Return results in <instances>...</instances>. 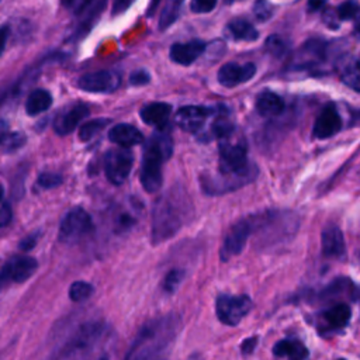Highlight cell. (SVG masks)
<instances>
[{"mask_svg": "<svg viewBox=\"0 0 360 360\" xmlns=\"http://www.w3.org/2000/svg\"><path fill=\"white\" fill-rule=\"evenodd\" d=\"M181 318L179 314H166L146 322L138 332L124 360H152L176 339Z\"/></svg>", "mask_w": 360, "mask_h": 360, "instance_id": "1", "label": "cell"}, {"mask_svg": "<svg viewBox=\"0 0 360 360\" xmlns=\"http://www.w3.org/2000/svg\"><path fill=\"white\" fill-rule=\"evenodd\" d=\"M191 217V204L181 188L160 195L152 210L150 238L155 245L174 236Z\"/></svg>", "mask_w": 360, "mask_h": 360, "instance_id": "2", "label": "cell"}, {"mask_svg": "<svg viewBox=\"0 0 360 360\" xmlns=\"http://www.w3.org/2000/svg\"><path fill=\"white\" fill-rule=\"evenodd\" d=\"M173 142L169 134L163 131L155 132L145 145L142 165H141V183L148 193H155L159 190L163 181L162 166L165 160L172 156Z\"/></svg>", "mask_w": 360, "mask_h": 360, "instance_id": "3", "label": "cell"}, {"mask_svg": "<svg viewBox=\"0 0 360 360\" xmlns=\"http://www.w3.org/2000/svg\"><path fill=\"white\" fill-rule=\"evenodd\" d=\"M218 172L257 177V167L248 160V148L243 141H235L232 135L219 139Z\"/></svg>", "mask_w": 360, "mask_h": 360, "instance_id": "4", "label": "cell"}, {"mask_svg": "<svg viewBox=\"0 0 360 360\" xmlns=\"http://www.w3.org/2000/svg\"><path fill=\"white\" fill-rule=\"evenodd\" d=\"M93 229V221L90 214L82 208L75 207L65 214L59 225L58 239L62 243L73 245L87 236Z\"/></svg>", "mask_w": 360, "mask_h": 360, "instance_id": "5", "label": "cell"}, {"mask_svg": "<svg viewBox=\"0 0 360 360\" xmlns=\"http://www.w3.org/2000/svg\"><path fill=\"white\" fill-rule=\"evenodd\" d=\"M104 325L103 322H86L70 336L62 349V357H72L77 353L82 354L91 350L103 338Z\"/></svg>", "mask_w": 360, "mask_h": 360, "instance_id": "6", "label": "cell"}, {"mask_svg": "<svg viewBox=\"0 0 360 360\" xmlns=\"http://www.w3.org/2000/svg\"><path fill=\"white\" fill-rule=\"evenodd\" d=\"M253 302L248 295L221 294L215 301L218 319L228 326L238 325L252 309Z\"/></svg>", "mask_w": 360, "mask_h": 360, "instance_id": "7", "label": "cell"}, {"mask_svg": "<svg viewBox=\"0 0 360 360\" xmlns=\"http://www.w3.org/2000/svg\"><path fill=\"white\" fill-rule=\"evenodd\" d=\"M134 156L128 148H115L107 150L104 155V172L110 183L122 184L132 169Z\"/></svg>", "mask_w": 360, "mask_h": 360, "instance_id": "8", "label": "cell"}, {"mask_svg": "<svg viewBox=\"0 0 360 360\" xmlns=\"http://www.w3.org/2000/svg\"><path fill=\"white\" fill-rule=\"evenodd\" d=\"M255 232V219L253 217L243 218L232 225L229 232L226 233L222 248H221V260L226 262L231 257L239 255L245 248L248 238Z\"/></svg>", "mask_w": 360, "mask_h": 360, "instance_id": "9", "label": "cell"}, {"mask_svg": "<svg viewBox=\"0 0 360 360\" xmlns=\"http://www.w3.org/2000/svg\"><path fill=\"white\" fill-rule=\"evenodd\" d=\"M38 263L34 257L27 255H17L10 257L1 269V283H24L37 270Z\"/></svg>", "mask_w": 360, "mask_h": 360, "instance_id": "10", "label": "cell"}, {"mask_svg": "<svg viewBox=\"0 0 360 360\" xmlns=\"http://www.w3.org/2000/svg\"><path fill=\"white\" fill-rule=\"evenodd\" d=\"M352 309L345 301L335 302L318 315V329L323 332H339L349 325Z\"/></svg>", "mask_w": 360, "mask_h": 360, "instance_id": "11", "label": "cell"}, {"mask_svg": "<svg viewBox=\"0 0 360 360\" xmlns=\"http://www.w3.org/2000/svg\"><path fill=\"white\" fill-rule=\"evenodd\" d=\"M215 112L214 108L202 105H186L176 112V124L186 132L197 134L202 129L205 121Z\"/></svg>", "mask_w": 360, "mask_h": 360, "instance_id": "12", "label": "cell"}, {"mask_svg": "<svg viewBox=\"0 0 360 360\" xmlns=\"http://www.w3.org/2000/svg\"><path fill=\"white\" fill-rule=\"evenodd\" d=\"M77 86L90 93H111L120 86V77L111 70H98L79 77Z\"/></svg>", "mask_w": 360, "mask_h": 360, "instance_id": "13", "label": "cell"}, {"mask_svg": "<svg viewBox=\"0 0 360 360\" xmlns=\"http://www.w3.org/2000/svg\"><path fill=\"white\" fill-rule=\"evenodd\" d=\"M342 129V118L333 103H328L315 120L312 135L318 139L333 136Z\"/></svg>", "mask_w": 360, "mask_h": 360, "instance_id": "14", "label": "cell"}, {"mask_svg": "<svg viewBox=\"0 0 360 360\" xmlns=\"http://www.w3.org/2000/svg\"><path fill=\"white\" fill-rule=\"evenodd\" d=\"M322 255L329 259L343 260L346 257V242L338 225H328L321 233Z\"/></svg>", "mask_w": 360, "mask_h": 360, "instance_id": "15", "label": "cell"}, {"mask_svg": "<svg viewBox=\"0 0 360 360\" xmlns=\"http://www.w3.org/2000/svg\"><path fill=\"white\" fill-rule=\"evenodd\" d=\"M256 73L255 63L239 65L235 62L225 63L218 70V82L224 87H235L250 80Z\"/></svg>", "mask_w": 360, "mask_h": 360, "instance_id": "16", "label": "cell"}, {"mask_svg": "<svg viewBox=\"0 0 360 360\" xmlns=\"http://www.w3.org/2000/svg\"><path fill=\"white\" fill-rule=\"evenodd\" d=\"M89 115V108L84 104H75L62 111L53 122V129L58 135H68L76 129L79 122Z\"/></svg>", "mask_w": 360, "mask_h": 360, "instance_id": "17", "label": "cell"}, {"mask_svg": "<svg viewBox=\"0 0 360 360\" xmlns=\"http://www.w3.org/2000/svg\"><path fill=\"white\" fill-rule=\"evenodd\" d=\"M207 44L201 39H193L183 44H174L170 48V59L179 65L188 66L205 51Z\"/></svg>", "mask_w": 360, "mask_h": 360, "instance_id": "18", "label": "cell"}, {"mask_svg": "<svg viewBox=\"0 0 360 360\" xmlns=\"http://www.w3.org/2000/svg\"><path fill=\"white\" fill-rule=\"evenodd\" d=\"M273 354L277 359H283V360H307L309 356V352L301 340L295 338H287V339L278 340L273 346Z\"/></svg>", "mask_w": 360, "mask_h": 360, "instance_id": "19", "label": "cell"}, {"mask_svg": "<svg viewBox=\"0 0 360 360\" xmlns=\"http://www.w3.org/2000/svg\"><path fill=\"white\" fill-rule=\"evenodd\" d=\"M108 138L111 142H114L122 148H129V146L139 145L143 142L142 132L131 124L114 125L108 132Z\"/></svg>", "mask_w": 360, "mask_h": 360, "instance_id": "20", "label": "cell"}, {"mask_svg": "<svg viewBox=\"0 0 360 360\" xmlns=\"http://www.w3.org/2000/svg\"><path fill=\"white\" fill-rule=\"evenodd\" d=\"M170 111L172 107L166 103H150L141 110V118L143 122L163 131L169 124Z\"/></svg>", "mask_w": 360, "mask_h": 360, "instance_id": "21", "label": "cell"}, {"mask_svg": "<svg viewBox=\"0 0 360 360\" xmlns=\"http://www.w3.org/2000/svg\"><path fill=\"white\" fill-rule=\"evenodd\" d=\"M338 295L349 297L350 300H357L360 297V288L356 284H353L349 278L340 277L333 280L330 284H328L319 294V297L328 298V300H332Z\"/></svg>", "mask_w": 360, "mask_h": 360, "instance_id": "22", "label": "cell"}, {"mask_svg": "<svg viewBox=\"0 0 360 360\" xmlns=\"http://www.w3.org/2000/svg\"><path fill=\"white\" fill-rule=\"evenodd\" d=\"M256 108L263 117H276L284 111V101L278 94L264 90L256 98Z\"/></svg>", "mask_w": 360, "mask_h": 360, "instance_id": "23", "label": "cell"}, {"mask_svg": "<svg viewBox=\"0 0 360 360\" xmlns=\"http://www.w3.org/2000/svg\"><path fill=\"white\" fill-rule=\"evenodd\" d=\"M52 104V96L48 90L37 89L30 93L25 101V111L28 115H38L46 111Z\"/></svg>", "mask_w": 360, "mask_h": 360, "instance_id": "24", "label": "cell"}, {"mask_svg": "<svg viewBox=\"0 0 360 360\" xmlns=\"http://www.w3.org/2000/svg\"><path fill=\"white\" fill-rule=\"evenodd\" d=\"M228 31L232 35V38L238 41H256L259 37V32L256 31V28L250 22L242 18L232 20L228 24Z\"/></svg>", "mask_w": 360, "mask_h": 360, "instance_id": "25", "label": "cell"}, {"mask_svg": "<svg viewBox=\"0 0 360 360\" xmlns=\"http://www.w3.org/2000/svg\"><path fill=\"white\" fill-rule=\"evenodd\" d=\"M233 131H235V125H233L232 120L229 118L228 112H225V111L218 112L211 125L212 136H215L218 139H224V138L231 136L233 134Z\"/></svg>", "mask_w": 360, "mask_h": 360, "instance_id": "26", "label": "cell"}, {"mask_svg": "<svg viewBox=\"0 0 360 360\" xmlns=\"http://www.w3.org/2000/svg\"><path fill=\"white\" fill-rule=\"evenodd\" d=\"M104 3H105V0H103V1L98 0V1L94 3L93 8L89 10V13L86 14V17L82 20V22H79L77 28L75 30V32H73V39L80 38L82 35H84V32H87V31L91 28V25H93L94 21L97 20L98 14L101 13V10H103V7H104Z\"/></svg>", "mask_w": 360, "mask_h": 360, "instance_id": "27", "label": "cell"}, {"mask_svg": "<svg viewBox=\"0 0 360 360\" xmlns=\"http://www.w3.org/2000/svg\"><path fill=\"white\" fill-rule=\"evenodd\" d=\"M110 124L108 118H96L86 124H83L79 129V138L80 141H90L93 136H96L103 128H105Z\"/></svg>", "mask_w": 360, "mask_h": 360, "instance_id": "28", "label": "cell"}, {"mask_svg": "<svg viewBox=\"0 0 360 360\" xmlns=\"http://www.w3.org/2000/svg\"><path fill=\"white\" fill-rule=\"evenodd\" d=\"M342 82L350 89L360 91V63L359 62H350L343 68Z\"/></svg>", "mask_w": 360, "mask_h": 360, "instance_id": "29", "label": "cell"}, {"mask_svg": "<svg viewBox=\"0 0 360 360\" xmlns=\"http://www.w3.org/2000/svg\"><path fill=\"white\" fill-rule=\"evenodd\" d=\"M94 292V288L90 283L87 281H75L70 288H69V297L72 301L75 302H82L86 301L87 298H90Z\"/></svg>", "mask_w": 360, "mask_h": 360, "instance_id": "30", "label": "cell"}, {"mask_svg": "<svg viewBox=\"0 0 360 360\" xmlns=\"http://www.w3.org/2000/svg\"><path fill=\"white\" fill-rule=\"evenodd\" d=\"M25 143V135L21 132H8L6 134L3 131L1 135V148L3 152L8 153V152H14L18 148H21Z\"/></svg>", "mask_w": 360, "mask_h": 360, "instance_id": "31", "label": "cell"}, {"mask_svg": "<svg viewBox=\"0 0 360 360\" xmlns=\"http://www.w3.org/2000/svg\"><path fill=\"white\" fill-rule=\"evenodd\" d=\"M181 3L183 0H172L170 3H167L160 17V30H165L174 22V20L179 17Z\"/></svg>", "mask_w": 360, "mask_h": 360, "instance_id": "32", "label": "cell"}, {"mask_svg": "<svg viewBox=\"0 0 360 360\" xmlns=\"http://www.w3.org/2000/svg\"><path fill=\"white\" fill-rule=\"evenodd\" d=\"M273 4L267 0H256L253 4V14L259 21H267L273 15Z\"/></svg>", "mask_w": 360, "mask_h": 360, "instance_id": "33", "label": "cell"}, {"mask_svg": "<svg viewBox=\"0 0 360 360\" xmlns=\"http://www.w3.org/2000/svg\"><path fill=\"white\" fill-rule=\"evenodd\" d=\"M183 278V271L179 269H173L167 273L165 281H163V288L166 292H174L176 288L180 285Z\"/></svg>", "mask_w": 360, "mask_h": 360, "instance_id": "34", "label": "cell"}, {"mask_svg": "<svg viewBox=\"0 0 360 360\" xmlns=\"http://www.w3.org/2000/svg\"><path fill=\"white\" fill-rule=\"evenodd\" d=\"M359 4L356 0H346L345 3H342L339 7H338V15L340 20H350V18H354L357 11H359Z\"/></svg>", "mask_w": 360, "mask_h": 360, "instance_id": "35", "label": "cell"}, {"mask_svg": "<svg viewBox=\"0 0 360 360\" xmlns=\"http://www.w3.org/2000/svg\"><path fill=\"white\" fill-rule=\"evenodd\" d=\"M37 183L42 188H53V187H58L62 183V176L58 174V173L45 172V173H41L38 176Z\"/></svg>", "mask_w": 360, "mask_h": 360, "instance_id": "36", "label": "cell"}, {"mask_svg": "<svg viewBox=\"0 0 360 360\" xmlns=\"http://www.w3.org/2000/svg\"><path fill=\"white\" fill-rule=\"evenodd\" d=\"M266 49L271 53V55H276V56H281L285 49H287V45L284 44V41L277 37V35H271L267 38L266 41Z\"/></svg>", "mask_w": 360, "mask_h": 360, "instance_id": "37", "label": "cell"}, {"mask_svg": "<svg viewBox=\"0 0 360 360\" xmlns=\"http://www.w3.org/2000/svg\"><path fill=\"white\" fill-rule=\"evenodd\" d=\"M217 6V0H191L190 8L194 13H210Z\"/></svg>", "mask_w": 360, "mask_h": 360, "instance_id": "38", "label": "cell"}, {"mask_svg": "<svg viewBox=\"0 0 360 360\" xmlns=\"http://www.w3.org/2000/svg\"><path fill=\"white\" fill-rule=\"evenodd\" d=\"M129 83L132 86H143V84L149 83V73L146 70H143V69L135 70L129 76Z\"/></svg>", "mask_w": 360, "mask_h": 360, "instance_id": "39", "label": "cell"}, {"mask_svg": "<svg viewBox=\"0 0 360 360\" xmlns=\"http://www.w3.org/2000/svg\"><path fill=\"white\" fill-rule=\"evenodd\" d=\"M11 218H13V211H11V207L8 204V201L6 198H3V202H1V210H0V225L4 228L7 226L10 222H11Z\"/></svg>", "mask_w": 360, "mask_h": 360, "instance_id": "40", "label": "cell"}, {"mask_svg": "<svg viewBox=\"0 0 360 360\" xmlns=\"http://www.w3.org/2000/svg\"><path fill=\"white\" fill-rule=\"evenodd\" d=\"M39 235H41V232H34V233L28 235L27 238H24V239L20 242V246H18V248H20L21 250H24V252L31 250V249L37 245V240H38Z\"/></svg>", "mask_w": 360, "mask_h": 360, "instance_id": "41", "label": "cell"}, {"mask_svg": "<svg viewBox=\"0 0 360 360\" xmlns=\"http://www.w3.org/2000/svg\"><path fill=\"white\" fill-rule=\"evenodd\" d=\"M339 15H338V11H333V10H326L323 13V21L325 24L329 27V28H338L339 27Z\"/></svg>", "mask_w": 360, "mask_h": 360, "instance_id": "42", "label": "cell"}, {"mask_svg": "<svg viewBox=\"0 0 360 360\" xmlns=\"http://www.w3.org/2000/svg\"><path fill=\"white\" fill-rule=\"evenodd\" d=\"M256 342H257V338H256V336L243 340V343H242V346H240L242 353H243V354H250V353L253 352L255 346H256Z\"/></svg>", "mask_w": 360, "mask_h": 360, "instance_id": "43", "label": "cell"}, {"mask_svg": "<svg viewBox=\"0 0 360 360\" xmlns=\"http://www.w3.org/2000/svg\"><path fill=\"white\" fill-rule=\"evenodd\" d=\"M132 1L134 0H114V6H112L114 14H120V13L125 11L131 6Z\"/></svg>", "mask_w": 360, "mask_h": 360, "instance_id": "44", "label": "cell"}, {"mask_svg": "<svg viewBox=\"0 0 360 360\" xmlns=\"http://www.w3.org/2000/svg\"><path fill=\"white\" fill-rule=\"evenodd\" d=\"M325 3H326V0H308V10H309V11H316V10H319Z\"/></svg>", "mask_w": 360, "mask_h": 360, "instance_id": "45", "label": "cell"}, {"mask_svg": "<svg viewBox=\"0 0 360 360\" xmlns=\"http://www.w3.org/2000/svg\"><path fill=\"white\" fill-rule=\"evenodd\" d=\"M7 37H8V27L6 25V27H3V30H1V51H3L4 46H6Z\"/></svg>", "mask_w": 360, "mask_h": 360, "instance_id": "46", "label": "cell"}, {"mask_svg": "<svg viewBox=\"0 0 360 360\" xmlns=\"http://www.w3.org/2000/svg\"><path fill=\"white\" fill-rule=\"evenodd\" d=\"M354 22H356V30L360 31V7H359V11H357V14L354 17Z\"/></svg>", "mask_w": 360, "mask_h": 360, "instance_id": "47", "label": "cell"}, {"mask_svg": "<svg viewBox=\"0 0 360 360\" xmlns=\"http://www.w3.org/2000/svg\"><path fill=\"white\" fill-rule=\"evenodd\" d=\"M60 1H62V4H63V6H70L75 0H60Z\"/></svg>", "mask_w": 360, "mask_h": 360, "instance_id": "48", "label": "cell"}, {"mask_svg": "<svg viewBox=\"0 0 360 360\" xmlns=\"http://www.w3.org/2000/svg\"><path fill=\"white\" fill-rule=\"evenodd\" d=\"M226 4H231V3H233V1H236V0H224Z\"/></svg>", "mask_w": 360, "mask_h": 360, "instance_id": "49", "label": "cell"}, {"mask_svg": "<svg viewBox=\"0 0 360 360\" xmlns=\"http://www.w3.org/2000/svg\"><path fill=\"white\" fill-rule=\"evenodd\" d=\"M87 1H90V0H83V3H87Z\"/></svg>", "mask_w": 360, "mask_h": 360, "instance_id": "50", "label": "cell"}, {"mask_svg": "<svg viewBox=\"0 0 360 360\" xmlns=\"http://www.w3.org/2000/svg\"><path fill=\"white\" fill-rule=\"evenodd\" d=\"M338 360H346V359H338Z\"/></svg>", "mask_w": 360, "mask_h": 360, "instance_id": "51", "label": "cell"}, {"mask_svg": "<svg viewBox=\"0 0 360 360\" xmlns=\"http://www.w3.org/2000/svg\"><path fill=\"white\" fill-rule=\"evenodd\" d=\"M357 62H359V63H360V56H359V60H357Z\"/></svg>", "mask_w": 360, "mask_h": 360, "instance_id": "52", "label": "cell"}, {"mask_svg": "<svg viewBox=\"0 0 360 360\" xmlns=\"http://www.w3.org/2000/svg\"><path fill=\"white\" fill-rule=\"evenodd\" d=\"M359 37H360V31H359Z\"/></svg>", "mask_w": 360, "mask_h": 360, "instance_id": "53", "label": "cell"}]
</instances>
